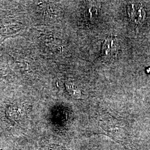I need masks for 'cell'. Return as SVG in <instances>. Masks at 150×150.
Listing matches in <instances>:
<instances>
[{
    "mask_svg": "<svg viewBox=\"0 0 150 150\" xmlns=\"http://www.w3.org/2000/svg\"><path fill=\"white\" fill-rule=\"evenodd\" d=\"M119 45L117 39L112 36L105 38L102 44V57L104 60L111 61L116 58Z\"/></svg>",
    "mask_w": 150,
    "mask_h": 150,
    "instance_id": "cell-1",
    "label": "cell"
},
{
    "mask_svg": "<svg viewBox=\"0 0 150 150\" xmlns=\"http://www.w3.org/2000/svg\"><path fill=\"white\" fill-rule=\"evenodd\" d=\"M128 13L131 20L136 26H141L145 20L146 12L144 7L139 3H132L128 7Z\"/></svg>",
    "mask_w": 150,
    "mask_h": 150,
    "instance_id": "cell-2",
    "label": "cell"
},
{
    "mask_svg": "<svg viewBox=\"0 0 150 150\" xmlns=\"http://www.w3.org/2000/svg\"><path fill=\"white\" fill-rule=\"evenodd\" d=\"M66 88L69 93L75 98L80 99L82 96V91L80 87L76 82L72 81L66 82L65 83Z\"/></svg>",
    "mask_w": 150,
    "mask_h": 150,
    "instance_id": "cell-3",
    "label": "cell"
}]
</instances>
